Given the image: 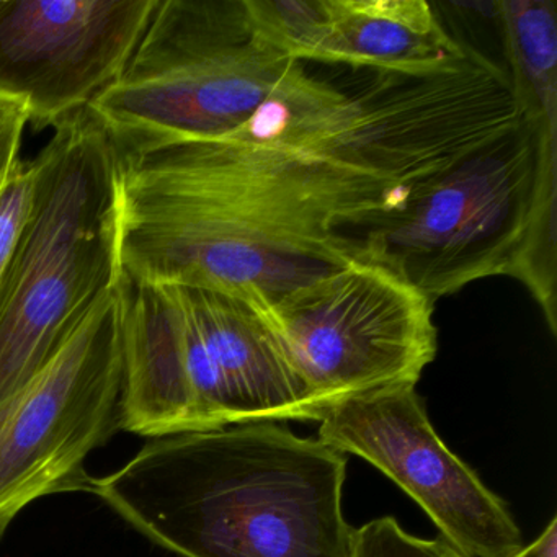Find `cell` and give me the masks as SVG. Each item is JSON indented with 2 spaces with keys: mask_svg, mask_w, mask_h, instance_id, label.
<instances>
[{
  "mask_svg": "<svg viewBox=\"0 0 557 557\" xmlns=\"http://www.w3.org/2000/svg\"><path fill=\"white\" fill-rule=\"evenodd\" d=\"M404 197L337 152L233 136L119 156L120 272L269 309L350 262V234Z\"/></svg>",
  "mask_w": 557,
  "mask_h": 557,
  "instance_id": "1",
  "label": "cell"
},
{
  "mask_svg": "<svg viewBox=\"0 0 557 557\" xmlns=\"http://www.w3.org/2000/svg\"><path fill=\"white\" fill-rule=\"evenodd\" d=\"M347 455L276 422L146 443L90 494L182 557H354Z\"/></svg>",
  "mask_w": 557,
  "mask_h": 557,
  "instance_id": "2",
  "label": "cell"
},
{
  "mask_svg": "<svg viewBox=\"0 0 557 557\" xmlns=\"http://www.w3.org/2000/svg\"><path fill=\"white\" fill-rule=\"evenodd\" d=\"M556 205L557 138L521 119L355 230L354 257L386 267L432 301L511 276L556 335Z\"/></svg>",
  "mask_w": 557,
  "mask_h": 557,
  "instance_id": "3",
  "label": "cell"
},
{
  "mask_svg": "<svg viewBox=\"0 0 557 557\" xmlns=\"http://www.w3.org/2000/svg\"><path fill=\"white\" fill-rule=\"evenodd\" d=\"M0 283V403L28 383L115 288L119 152L89 109L53 126Z\"/></svg>",
  "mask_w": 557,
  "mask_h": 557,
  "instance_id": "4",
  "label": "cell"
},
{
  "mask_svg": "<svg viewBox=\"0 0 557 557\" xmlns=\"http://www.w3.org/2000/svg\"><path fill=\"white\" fill-rule=\"evenodd\" d=\"M246 0H159L120 79L87 109L119 156L243 128L293 63Z\"/></svg>",
  "mask_w": 557,
  "mask_h": 557,
  "instance_id": "5",
  "label": "cell"
},
{
  "mask_svg": "<svg viewBox=\"0 0 557 557\" xmlns=\"http://www.w3.org/2000/svg\"><path fill=\"white\" fill-rule=\"evenodd\" d=\"M260 311L322 416L370 391L417 386L438 350L432 299L357 257Z\"/></svg>",
  "mask_w": 557,
  "mask_h": 557,
  "instance_id": "6",
  "label": "cell"
},
{
  "mask_svg": "<svg viewBox=\"0 0 557 557\" xmlns=\"http://www.w3.org/2000/svg\"><path fill=\"white\" fill-rule=\"evenodd\" d=\"M120 325L115 286L61 350L0 403V541L38 498L89 491L87 458L120 429Z\"/></svg>",
  "mask_w": 557,
  "mask_h": 557,
  "instance_id": "7",
  "label": "cell"
},
{
  "mask_svg": "<svg viewBox=\"0 0 557 557\" xmlns=\"http://www.w3.org/2000/svg\"><path fill=\"white\" fill-rule=\"evenodd\" d=\"M319 423V440L384 472L462 557H517L527 546L507 504L440 438L416 386L342 400Z\"/></svg>",
  "mask_w": 557,
  "mask_h": 557,
  "instance_id": "8",
  "label": "cell"
},
{
  "mask_svg": "<svg viewBox=\"0 0 557 557\" xmlns=\"http://www.w3.org/2000/svg\"><path fill=\"white\" fill-rule=\"evenodd\" d=\"M159 0H0V100L37 128L87 109L116 83Z\"/></svg>",
  "mask_w": 557,
  "mask_h": 557,
  "instance_id": "9",
  "label": "cell"
},
{
  "mask_svg": "<svg viewBox=\"0 0 557 557\" xmlns=\"http://www.w3.org/2000/svg\"><path fill=\"white\" fill-rule=\"evenodd\" d=\"M165 286L181 312L207 432L239 423L321 420L311 391L259 308L227 293Z\"/></svg>",
  "mask_w": 557,
  "mask_h": 557,
  "instance_id": "10",
  "label": "cell"
},
{
  "mask_svg": "<svg viewBox=\"0 0 557 557\" xmlns=\"http://www.w3.org/2000/svg\"><path fill=\"white\" fill-rule=\"evenodd\" d=\"M120 429L146 438L207 432L188 371L181 312L165 285L120 272Z\"/></svg>",
  "mask_w": 557,
  "mask_h": 557,
  "instance_id": "11",
  "label": "cell"
},
{
  "mask_svg": "<svg viewBox=\"0 0 557 557\" xmlns=\"http://www.w3.org/2000/svg\"><path fill=\"white\" fill-rule=\"evenodd\" d=\"M329 21L312 61L422 76L466 53L425 0H327Z\"/></svg>",
  "mask_w": 557,
  "mask_h": 557,
  "instance_id": "12",
  "label": "cell"
},
{
  "mask_svg": "<svg viewBox=\"0 0 557 557\" xmlns=\"http://www.w3.org/2000/svg\"><path fill=\"white\" fill-rule=\"evenodd\" d=\"M521 119L557 138V14L550 0L494 2Z\"/></svg>",
  "mask_w": 557,
  "mask_h": 557,
  "instance_id": "13",
  "label": "cell"
},
{
  "mask_svg": "<svg viewBox=\"0 0 557 557\" xmlns=\"http://www.w3.org/2000/svg\"><path fill=\"white\" fill-rule=\"evenodd\" d=\"M257 30L292 60L312 61L329 21L327 0H246Z\"/></svg>",
  "mask_w": 557,
  "mask_h": 557,
  "instance_id": "14",
  "label": "cell"
},
{
  "mask_svg": "<svg viewBox=\"0 0 557 557\" xmlns=\"http://www.w3.org/2000/svg\"><path fill=\"white\" fill-rule=\"evenodd\" d=\"M354 557H462L443 537L422 540L383 517L355 531Z\"/></svg>",
  "mask_w": 557,
  "mask_h": 557,
  "instance_id": "15",
  "label": "cell"
},
{
  "mask_svg": "<svg viewBox=\"0 0 557 557\" xmlns=\"http://www.w3.org/2000/svg\"><path fill=\"white\" fill-rule=\"evenodd\" d=\"M34 185V164L21 161L8 184L0 190V283L30 211Z\"/></svg>",
  "mask_w": 557,
  "mask_h": 557,
  "instance_id": "16",
  "label": "cell"
},
{
  "mask_svg": "<svg viewBox=\"0 0 557 557\" xmlns=\"http://www.w3.org/2000/svg\"><path fill=\"white\" fill-rule=\"evenodd\" d=\"M28 123L24 107L0 100V190L17 168L22 136Z\"/></svg>",
  "mask_w": 557,
  "mask_h": 557,
  "instance_id": "17",
  "label": "cell"
},
{
  "mask_svg": "<svg viewBox=\"0 0 557 557\" xmlns=\"http://www.w3.org/2000/svg\"><path fill=\"white\" fill-rule=\"evenodd\" d=\"M540 540V557H557V518L549 521L543 533L537 536Z\"/></svg>",
  "mask_w": 557,
  "mask_h": 557,
  "instance_id": "18",
  "label": "cell"
},
{
  "mask_svg": "<svg viewBox=\"0 0 557 557\" xmlns=\"http://www.w3.org/2000/svg\"><path fill=\"white\" fill-rule=\"evenodd\" d=\"M517 557H540V540L536 537L533 543L527 544Z\"/></svg>",
  "mask_w": 557,
  "mask_h": 557,
  "instance_id": "19",
  "label": "cell"
}]
</instances>
